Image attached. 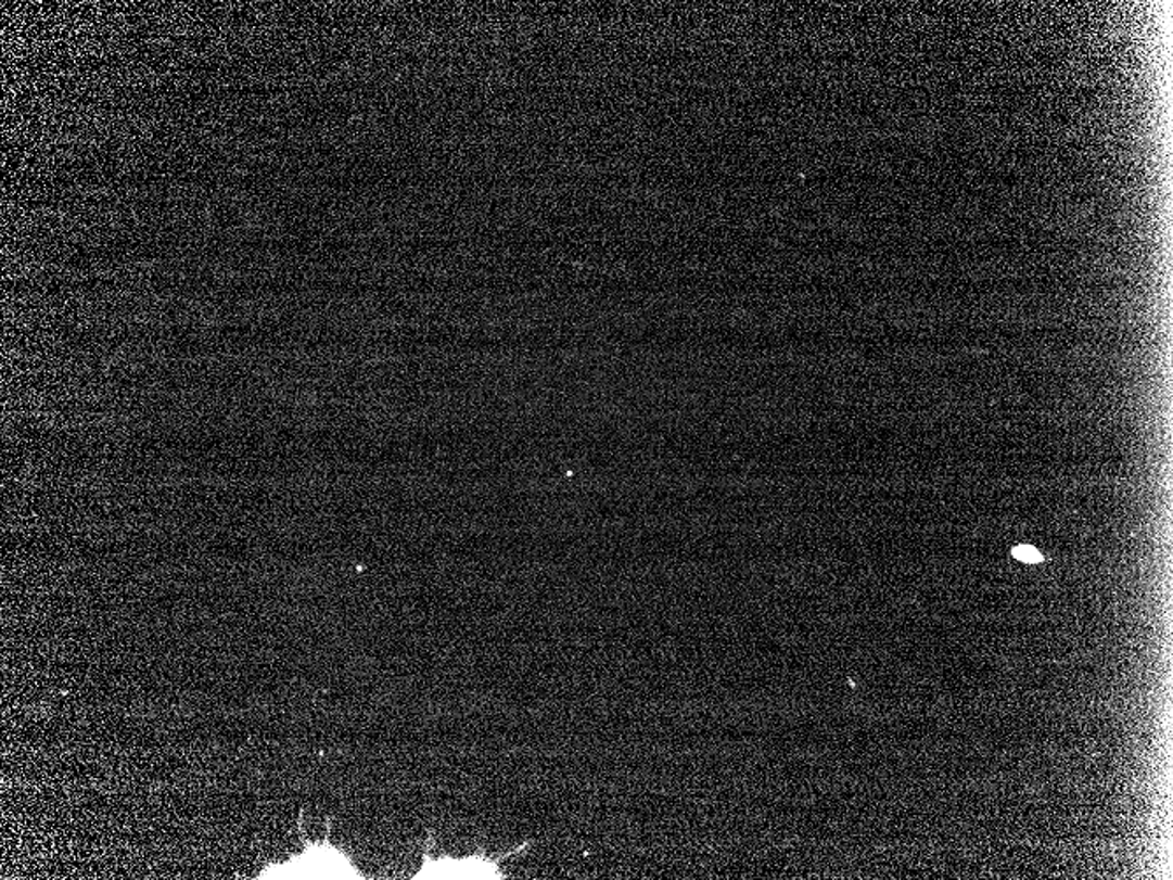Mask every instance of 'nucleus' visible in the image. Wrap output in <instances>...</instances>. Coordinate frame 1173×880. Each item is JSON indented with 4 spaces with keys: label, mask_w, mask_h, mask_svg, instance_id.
<instances>
[{
    "label": "nucleus",
    "mask_w": 1173,
    "mask_h": 880,
    "mask_svg": "<svg viewBox=\"0 0 1173 880\" xmlns=\"http://www.w3.org/2000/svg\"><path fill=\"white\" fill-rule=\"evenodd\" d=\"M266 879H359V873L346 857L326 847L301 854Z\"/></svg>",
    "instance_id": "nucleus-1"
},
{
    "label": "nucleus",
    "mask_w": 1173,
    "mask_h": 880,
    "mask_svg": "<svg viewBox=\"0 0 1173 880\" xmlns=\"http://www.w3.org/2000/svg\"><path fill=\"white\" fill-rule=\"evenodd\" d=\"M415 879H502L493 863L482 857H442L424 863Z\"/></svg>",
    "instance_id": "nucleus-2"
},
{
    "label": "nucleus",
    "mask_w": 1173,
    "mask_h": 880,
    "mask_svg": "<svg viewBox=\"0 0 1173 880\" xmlns=\"http://www.w3.org/2000/svg\"><path fill=\"white\" fill-rule=\"evenodd\" d=\"M1012 556L1017 561H1022V563L1027 564H1036L1044 561V556H1042L1035 547H1031V545H1017V547H1013Z\"/></svg>",
    "instance_id": "nucleus-3"
}]
</instances>
